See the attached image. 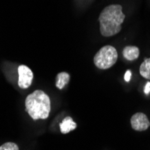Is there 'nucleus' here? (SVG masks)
<instances>
[{
  "label": "nucleus",
  "mask_w": 150,
  "mask_h": 150,
  "mask_svg": "<svg viewBox=\"0 0 150 150\" xmlns=\"http://www.w3.org/2000/svg\"><path fill=\"white\" fill-rule=\"evenodd\" d=\"M100 33L104 37H112L121 31V25L125 20L120 5L106 6L99 16Z\"/></svg>",
  "instance_id": "obj_1"
},
{
  "label": "nucleus",
  "mask_w": 150,
  "mask_h": 150,
  "mask_svg": "<svg viewBox=\"0 0 150 150\" xmlns=\"http://www.w3.org/2000/svg\"><path fill=\"white\" fill-rule=\"evenodd\" d=\"M25 109L33 120H45L50 112V99L42 90H35L25 99Z\"/></svg>",
  "instance_id": "obj_2"
},
{
  "label": "nucleus",
  "mask_w": 150,
  "mask_h": 150,
  "mask_svg": "<svg viewBox=\"0 0 150 150\" xmlns=\"http://www.w3.org/2000/svg\"><path fill=\"white\" fill-rule=\"evenodd\" d=\"M118 59V52L111 45L101 48L93 58V63L100 69H108L112 67Z\"/></svg>",
  "instance_id": "obj_3"
},
{
  "label": "nucleus",
  "mask_w": 150,
  "mask_h": 150,
  "mask_svg": "<svg viewBox=\"0 0 150 150\" xmlns=\"http://www.w3.org/2000/svg\"><path fill=\"white\" fill-rule=\"evenodd\" d=\"M33 73L25 65H21L18 67V86L22 89L29 88L33 83Z\"/></svg>",
  "instance_id": "obj_4"
},
{
  "label": "nucleus",
  "mask_w": 150,
  "mask_h": 150,
  "mask_svg": "<svg viewBox=\"0 0 150 150\" xmlns=\"http://www.w3.org/2000/svg\"><path fill=\"white\" fill-rule=\"evenodd\" d=\"M130 123L132 129L137 131H144L147 129L150 126V121L148 120V118L143 112L135 113L130 119Z\"/></svg>",
  "instance_id": "obj_5"
},
{
  "label": "nucleus",
  "mask_w": 150,
  "mask_h": 150,
  "mask_svg": "<svg viewBox=\"0 0 150 150\" xmlns=\"http://www.w3.org/2000/svg\"><path fill=\"white\" fill-rule=\"evenodd\" d=\"M122 54L127 60L133 61L139 57V49L137 46H126L123 49Z\"/></svg>",
  "instance_id": "obj_6"
},
{
  "label": "nucleus",
  "mask_w": 150,
  "mask_h": 150,
  "mask_svg": "<svg viewBox=\"0 0 150 150\" xmlns=\"http://www.w3.org/2000/svg\"><path fill=\"white\" fill-rule=\"evenodd\" d=\"M60 131L63 134H67L70 131L74 130L76 128V123L73 120L71 117H66L59 125Z\"/></svg>",
  "instance_id": "obj_7"
},
{
  "label": "nucleus",
  "mask_w": 150,
  "mask_h": 150,
  "mask_svg": "<svg viewBox=\"0 0 150 150\" xmlns=\"http://www.w3.org/2000/svg\"><path fill=\"white\" fill-rule=\"evenodd\" d=\"M70 76L67 72H60L57 75L56 77V87L59 90H62L69 82Z\"/></svg>",
  "instance_id": "obj_8"
},
{
  "label": "nucleus",
  "mask_w": 150,
  "mask_h": 150,
  "mask_svg": "<svg viewBox=\"0 0 150 150\" xmlns=\"http://www.w3.org/2000/svg\"><path fill=\"white\" fill-rule=\"evenodd\" d=\"M139 73L144 78L150 80V58L145 59L144 61L141 63L139 67Z\"/></svg>",
  "instance_id": "obj_9"
},
{
  "label": "nucleus",
  "mask_w": 150,
  "mask_h": 150,
  "mask_svg": "<svg viewBox=\"0 0 150 150\" xmlns=\"http://www.w3.org/2000/svg\"><path fill=\"white\" fill-rule=\"evenodd\" d=\"M0 150H19V147L13 142H6L0 146Z\"/></svg>",
  "instance_id": "obj_10"
},
{
  "label": "nucleus",
  "mask_w": 150,
  "mask_h": 150,
  "mask_svg": "<svg viewBox=\"0 0 150 150\" xmlns=\"http://www.w3.org/2000/svg\"><path fill=\"white\" fill-rule=\"evenodd\" d=\"M130 77H131V72L129 70H127L124 76V80L126 82H129L130 81Z\"/></svg>",
  "instance_id": "obj_11"
},
{
  "label": "nucleus",
  "mask_w": 150,
  "mask_h": 150,
  "mask_svg": "<svg viewBox=\"0 0 150 150\" xmlns=\"http://www.w3.org/2000/svg\"><path fill=\"white\" fill-rule=\"evenodd\" d=\"M149 91H150V82H148V83L146 84V86L145 93H146V94H148V93H149Z\"/></svg>",
  "instance_id": "obj_12"
}]
</instances>
